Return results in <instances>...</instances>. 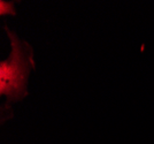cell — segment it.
Segmentation results:
<instances>
[{"instance_id":"6da1fadb","label":"cell","mask_w":154,"mask_h":144,"mask_svg":"<svg viewBox=\"0 0 154 144\" xmlns=\"http://www.w3.org/2000/svg\"><path fill=\"white\" fill-rule=\"evenodd\" d=\"M5 29L11 39L12 52L6 60L0 62V93L7 98V104H11L28 95V76L35 64L31 47L22 43L7 27Z\"/></svg>"}]
</instances>
